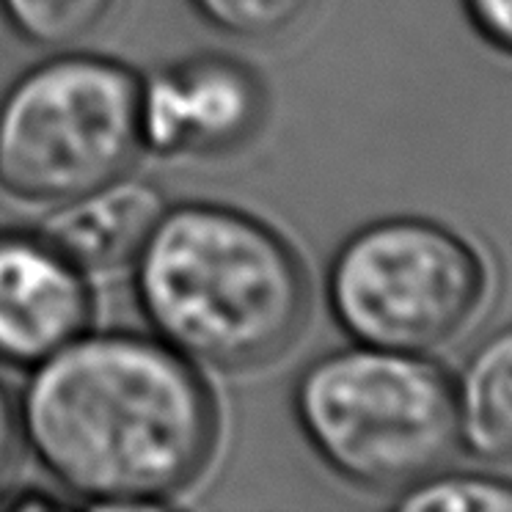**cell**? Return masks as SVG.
<instances>
[{"instance_id": "cell-1", "label": "cell", "mask_w": 512, "mask_h": 512, "mask_svg": "<svg viewBox=\"0 0 512 512\" xmlns=\"http://www.w3.org/2000/svg\"><path fill=\"white\" fill-rule=\"evenodd\" d=\"M23 444L86 507H163L210 468L221 408L193 361L135 331H86L31 369Z\"/></svg>"}, {"instance_id": "cell-2", "label": "cell", "mask_w": 512, "mask_h": 512, "mask_svg": "<svg viewBox=\"0 0 512 512\" xmlns=\"http://www.w3.org/2000/svg\"><path fill=\"white\" fill-rule=\"evenodd\" d=\"M133 290L157 339L221 372L281 358L312 312V284L295 245L221 201L166 207L135 256Z\"/></svg>"}, {"instance_id": "cell-3", "label": "cell", "mask_w": 512, "mask_h": 512, "mask_svg": "<svg viewBox=\"0 0 512 512\" xmlns=\"http://www.w3.org/2000/svg\"><path fill=\"white\" fill-rule=\"evenodd\" d=\"M292 416L320 463L367 493H400L460 449L455 378L427 353L328 350L295 378Z\"/></svg>"}, {"instance_id": "cell-4", "label": "cell", "mask_w": 512, "mask_h": 512, "mask_svg": "<svg viewBox=\"0 0 512 512\" xmlns=\"http://www.w3.org/2000/svg\"><path fill=\"white\" fill-rule=\"evenodd\" d=\"M141 75L124 61L61 50L0 94V190L61 204L133 168Z\"/></svg>"}, {"instance_id": "cell-5", "label": "cell", "mask_w": 512, "mask_h": 512, "mask_svg": "<svg viewBox=\"0 0 512 512\" xmlns=\"http://www.w3.org/2000/svg\"><path fill=\"white\" fill-rule=\"evenodd\" d=\"M488 287L477 248L419 215L358 226L325 273V301L350 342L400 353H433L455 342L482 312Z\"/></svg>"}, {"instance_id": "cell-6", "label": "cell", "mask_w": 512, "mask_h": 512, "mask_svg": "<svg viewBox=\"0 0 512 512\" xmlns=\"http://www.w3.org/2000/svg\"><path fill=\"white\" fill-rule=\"evenodd\" d=\"M268 119V86L245 61L193 53L141 75V149L163 160H218L254 141Z\"/></svg>"}, {"instance_id": "cell-7", "label": "cell", "mask_w": 512, "mask_h": 512, "mask_svg": "<svg viewBox=\"0 0 512 512\" xmlns=\"http://www.w3.org/2000/svg\"><path fill=\"white\" fill-rule=\"evenodd\" d=\"M91 320L89 276L39 229H0V364L34 369Z\"/></svg>"}, {"instance_id": "cell-8", "label": "cell", "mask_w": 512, "mask_h": 512, "mask_svg": "<svg viewBox=\"0 0 512 512\" xmlns=\"http://www.w3.org/2000/svg\"><path fill=\"white\" fill-rule=\"evenodd\" d=\"M166 207L155 182L122 174L53 204L36 229L86 276H105L133 265Z\"/></svg>"}, {"instance_id": "cell-9", "label": "cell", "mask_w": 512, "mask_h": 512, "mask_svg": "<svg viewBox=\"0 0 512 512\" xmlns=\"http://www.w3.org/2000/svg\"><path fill=\"white\" fill-rule=\"evenodd\" d=\"M457 444L485 463H512V325L485 336L455 378Z\"/></svg>"}, {"instance_id": "cell-10", "label": "cell", "mask_w": 512, "mask_h": 512, "mask_svg": "<svg viewBox=\"0 0 512 512\" xmlns=\"http://www.w3.org/2000/svg\"><path fill=\"white\" fill-rule=\"evenodd\" d=\"M122 0H0V20L25 45L67 50L97 34Z\"/></svg>"}, {"instance_id": "cell-11", "label": "cell", "mask_w": 512, "mask_h": 512, "mask_svg": "<svg viewBox=\"0 0 512 512\" xmlns=\"http://www.w3.org/2000/svg\"><path fill=\"white\" fill-rule=\"evenodd\" d=\"M405 512H512V482L496 474H455L438 468L400 490Z\"/></svg>"}, {"instance_id": "cell-12", "label": "cell", "mask_w": 512, "mask_h": 512, "mask_svg": "<svg viewBox=\"0 0 512 512\" xmlns=\"http://www.w3.org/2000/svg\"><path fill=\"white\" fill-rule=\"evenodd\" d=\"M204 25L234 42H273L303 23L314 0H188Z\"/></svg>"}, {"instance_id": "cell-13", "label": "cell", "mask_w": 512, "mask_h": 512, "mask_svg": "<svg viewBox=\"0 0 512 512\" xmlns=\"http://www.w3.org/2000/svg\"><path fill=\"white\" fill-rule=\"evenodd\" d=\"M23 455V427H20V408L12 391L0 380V501H6L12 482L20 468Z\"/></svg>"}, {"instance_id": "cell-14", "label": "cell", "mask_w": 512, "mask_h": 512, "mask_svg": "<svg viewBox=\"0 0 512 512\" xmlns=\"http://www.w3.org/2000/svg\"><path fill=\"white\" fill-rule=\"evenodd\" d=\"M471 28L493 50L512 56V0H463Z\"/></svg>"}]
</instances>
